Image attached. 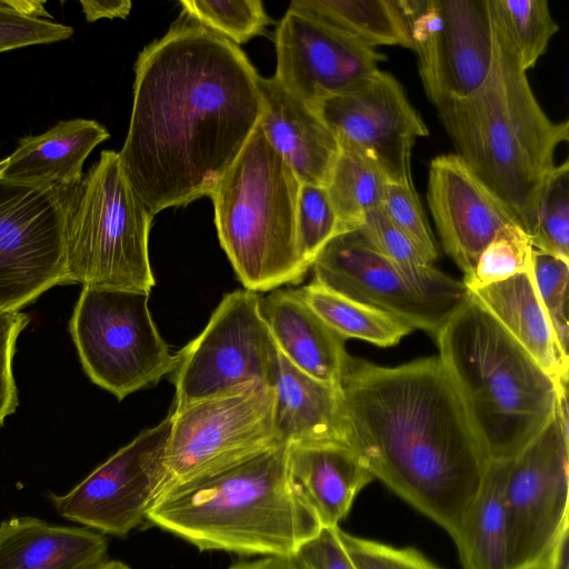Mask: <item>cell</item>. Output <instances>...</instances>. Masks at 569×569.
<instances>
[{"label":"cell","mask_w":569,"mask_h":569,"mask_svg":"<svg viewBox=\"0 0 569 569\" xmlns=\"http://www.w3.org/2000/svg\"><path fill=\"white\" fill-rule=\"evenodd\" d=\"M120 161L152 216L210 196L256 130L259 74L243 51L192 20L147 46L134 66Z\"/></svg>","instance_id":"obj_1"},{"label":"cell","mask_w":569,"mask_h":569,"mask_svg":"<svg viewBox=\"0 0 569 569\" xmlns=\"http://www.w3.org/2000/svg\"><path fill=\"white\" fill-rule=\"evenodd\" d=\"M340 391L373 478L455 539L490 458L440 358L387 367L349 355Z\"/></svg>","instance_id":"obj_2"},{"label":"cell","mask_w":569,"mask_h":569,"mask_svg":"<svg viewBox=\"0 0 569 569\" xmlns=\"http://www.w3.org/2000/svg\"><path fill=\"white\" fill-rule=\"evenodd\" d=\"M490 13L492 62L485 83L467 98L435 108L456 154L507 204L530 238L543 186L557 166L556 150L569 139V122L546 114L491 8Z\"/></svg>","instance_id":"obj_3"},{"label":"cell","mask_w":569,"mask_h":569,"mask_svg":"<svg viewBox=\"0 0 569 569\" xmlns=\"http://www.w3.org/2000/svg\"><path fill=\"white\" fill-rule=\"evenodd\" d=\"M146 520L201 551L287 557L322 529L295 487L288 445L158 495Z\"/></svg>","instance_id":"obj_4"},{"label":"cell","mask_w":569,"mask_h":569,"mask_svg":"<svg viewBox=\"0 0 569 569\" xmlns=\"http://www.w3.org/2000/svg\"><path fill=\"white\" fill-rule=\"evenodd\" d=\"M490 460L517 456L556 415L557 382L469 295L435 337Z\"/></svg>","instance_id":"obj_5"},{"label":"cell","mask_w":569,"mask_h":569,"mask_svg":"<svg viewBox=\"0 0 569 569\" xmlns=\"http://www.w3.org/2000/svg\"><path fill=\"white\" fill-rule=\"evenodd\" d=\"M300 184L257 126L209 196L220 244L249 291L296 284L311 268L298 238Z\"/></svg>","instance_id":"obj_6"},{"label":"cell","mask_w":569,"mask_h":569,"mask_svg":"<svg viewBox=\"0 0 569 569\" xmlns=\"http://www.w3.org/2000/svg\"><path fill=\"white\" fill-rule=\"evenodd\" d=\"M152 219L119 152L103 150L67 194V284L150 293L156 284L148 250Z\"/></svg>","instance_id":"obj_7"},{"label":"cell","mask_w":569,"mask_h":569,"mask_svg":"<svg viewBox=\"0 0 569 569\" xmlns=\"http://www.w3.org/2000/svg\"><path fill=\"white\" fill-rule=\"evenodd\" d=\"M148 301L146 292L82 287L69 322L86 375L118 400L157 385L177 365Z\"/></svg>","instance_id":"obj_8"},{"label":"cell","mask_w":569,"mask_h":569,"mask_svg":"<svg viewBox=\"0 0 569 569\" xmlns=\"http://www.w3.org/2000/svg\"><path fill=\"white\" fill-rule=\"evenodd\" d=\"M274 409V387L266 383L174 409L160 492L283 445L277 436Z\"/></svg>","instance_id":"obj_9"},{"label":"cell","mask_w":569,"mask_h":569,"mask_svg":"<svg viewBox=\"0 0 569 569\" xmlns=\"http://www.w3.org/2000/svg\"><path fill=\"white\" fill-rule=\"evenodd\" d=\"M278 349L247 289L223 296L201 333L177 355L174 409L246 389L273 386Z\"/></svg>","instance_id":"obj_10"},{"label":"cell","mask_w":569,"mask_h":569,"mask_svg":"<svg viewBox=\"0 0 569 569\" xmlns=\"http://www.w3.org/2000/svg\"><path fill=\"white\" fill-rule=\"evenodd\" d=\"M567 392L549 423L509 459L503 488L508 569H538L568 531Z\"/></svg>","instance_id":"obj_11"},{"label":"cell","mask_w":569,"mask_h":569,"mask_svg":"<svg viewBox=\"0 0 569 569\" xmlns=\"http://www.w3.org/2000/svg\"><path fill=\"white\" fill-rule=\"evenodd\" d=\"M408 24L427 98L436 107L463 99L492 62L489 0H396Z\"/></svg>","instance_id":"obj_12"},{"label":"cell","mask_w":569,"mask_h":569,"mask_svg":"<svg viewBox=\"0 0 569 569\" xmlns=\"http://www.w3.org/2000/svg\"><path fill=\"white\" fill-rule=\"evenodd\" d=\"M68 191L0 177V312L20 311L49 289L67 284Z\"/></svg>","instance_id":"obj_13"},{"label":"cell","mask_w":569,"mask_h":569,"mask_svg":"<svg viewBox=\"0 0 569 569\" xmlns=\"http://www.w3.org/2000/svg\"><path fill=\"white\" fill-rule=\"evenodd\" d=\"M170 429L169 415L141 431L67 493H49L56 512L99 533L126 537L146 520L162 489Z\"/></svg>","instance_id":"obj_14"},{"label":"cell","mask_w":569,"mask_h":569,"mask_svg":"<svg viewBox=\"0 0 569 569\" xmlns=\"http://www.w3.org/2000/svg\"><path fill=\"white\" fill-rule=\"evenodd\" d=\"M313 108L339 148L377 164L390 182H412V148L419 138L429 136V129L392 74L379 70Z\"/></svg>","instance_id":"obj_15"},{"label":"cell","mask_w":569,"mask_h":569,"mask_svg":"<svg viewBox=\"0 0 569 569\" xmlns=\"http://www.w3.org/2000/svg\"><path fill=\"white\" fill-rule=\"evenodd\" d=\"M274 78L311 107L349 91L379 71L386 56L290 3L274 33Z\"/></svg>","instance_id":"obj_16"},{"label":"cell","mask_w":569,"mask_h":569,"mask_svg":"<svg viewBox=\"0 0 569 569\" xmlns=\"http://www.w3.org/2000/svg\"><path fill=\"white\" fill-rule=\"evenodd\" d=\"M312 268L317 283L385 311L433 338L458 306L423 296L359 229L333 237L318 253Z\"/></svg>","instance_id":"obj_17"},{"label":"cell","mask_w":569,"mask_h":569,"mask_svg":"<svg viewBox=\"0 0 569 569\" xmlns=\"http://www.w3.org/2000/svg\"><path fill=\"white\" fill-rule=\"evenodd\" d=\"M427 200L442 248L463 272V282L472 278L495 234L507 224H518L507 204L456 153L430 161Z\"/></svg>","instance_id":"obj_18"},{"label":"cell","mask_w":569,"mask_h":569,"mask_svg":"<svg viewBox=\"0 0 569 569\" xmlns=\"http://www.w3.org/2000/svg\"><path fill=\"white\" fill-rule=\"evenodd\" d=\"M262 111L258 127L300 183L326 186L339 153L332 132L313 107L288 91L273 76L259 77Z\"/></svg>","instance_id":"obj_19"},{"label":"cell","mask_w":569,"mask_h":569,"mask_svg":"<svg viewBox=\"0 0 569 569\" xmlns=\"http://www.w3.org/2000/svg\"><path fill=\"white\" fill-rule=\"evenodd\" d=\"M260 310L280 353L305 373L340 389L349 357L345 338L329 328L295 290H272L260 298Z\"/></svg>","instance_id":"obj_20"},{"label":"cell","mask_w":569,"mask_h":569,"mask_svg":"<svg viewBox=\"0 0 569 569\" xmlns=\"http://www.w3.org/2000/svg\"><path fill=\"white\" fill-rule=\"evenodd\" d=\"M109 136L94 120L60 121L40 134L22 138L0 160V177L20 184L70 189L81 180L88 156Z\"/></svg>","instance_id":"obj_21"},{"label":"cell","mask_w":569,"mask_h":569,"mask_svg":"<svg viewBox=\"0 0 569 569\" xmlns=\"http://www.w3.org/2000/svg\"><path fill=\"white\" fill-rule=\"evenodd\" d=\"M273 387L274 427L280 443L350 447L340 389L305 373L279 350Z\"/></svg>","instance_id":"obj_22"},{"label":"cell","mask_w":569,"mask_h":569,"mask_svg":"<svg viewBox=\"0 0 569 569\" xmlns=\"http://www.w3.org/2000/svg\"><path fill=\"white\" fill-rule=\"evenodd\" d=\"M108 560L104 535L21 516L0 522V569H96Z\"/></svg>","instance_id":"obj_23"},{"label":"cell","mask_w":569,"mask_h":569,"mask_svg":"<svg viewBox=\"0 0 569 569\" xmlns=\"http://www.w3.org/2000/svg\"><path fill=\"white\" fill-rule=\"evenodd\" d=\"M291 480L322 528L336 527L373 476L359 455L337 443L288 446Z\"/></svg>","instance_id":"obj_24"},{"label":"cell","mask_w":569,"mask_h":569,"mask_svg":"<svg viewBox=\"0 0 569 569\" xmlns=\"http://www.w3.org/2000/svg\"><path fill=\"white\" fill-rule=\"evenodd\" d=\"M468 295L561 385L568 383L569 356L558 342L539 300L531 270L485 287L468 289Z\"/></svg>","instance_id":"obj_25"},{"label":"cell","mask_w":569,"mask_h":569,"mask_svg":"<svg viewBox=\"0 0 569 569\" xmlns=\"http://www.w3.org/2000/svg\"><path fill=\"white\" fill-rule=\"evenodd\" d=\"M508 460H490L481 487L453 539L465 569H508L503 499Z\"/></svg>","instance_id":"obj_26"},{"label":"cell","mask_w":569,"mask_h":569,"mask_svg":"<svg viewBox=\"0 0 569 569\" xmlns=\"http://www.w3.org/2000/svg\"><path fill=\"white\" fill-rule=\"evenodd\" d=\"M359 230L423 296L455 306L467 297L468 290L463 281L450 277L430 263L391 223L382 208L368 213Z\"/></svg>","instance_id":"obj_27"},{"label":"cell","mask_w":569,"mask_h":569,"mask_svg":"<svg viewBox=\"0 0 569 569\" xmlns=\"http://www.w3.org/2000/svg\"><path fill=\"white\" fill-rule=\"evenodd\" d=\"M298 297L335 332L378 347L399 343L412 329L398 318L331 291L316 281L295 290Z\"/></svg>","instance_id":"obj_28"},{"label":"cell","mask_w":569,"mask_h":569,"mask_svg":"<svg viewBox=\"0 0 569 569\" xmlns=\"http://www.w3.org/2000/svg\"><path fill=\"white\" fill-rule=\"evenodd\" d=\"M291 3L370 47L400 46L412 50L408 24L396 0H293Z\"/></svg>","instance_id":"obj_29"},{"label":"cell","mask_w":569,"mask_h":569,"mask_svg":"<svg viewBox=\"0 0 569 569\" xmlns=\"http://www.w3.org/2000/svg\"><path fill=\"white\" fill-rule=\"evenodd\" d=\"M388 183L377 164L340 148L325 186L340 233L359 229L368 213L382 208Z\"/></svg>","instance_id":"obj_30"},{"label":"cell","mask_w":569,"mask_h":569,"mask_svg":"<svg viewBox=\"0 0 569 569\" xmlns=\"http://www.w3.org/2000/svg\"><path fill=\"white\" fill-rule=\"evenodd\" d=\"M490 8L507 33L521 68H535L559 26L547 0H489Z\"/></svg>","instance_id":"obj_31"},{"label":"cell","mask_w":569,"mask_h":569,"mask_svg":"<svg viewBox=\"0 0 569 569\" xmlns=\"http://www.w3.org/2000/svg\"><path fill=\"white\" fill-rule=\"evenodd\" d=\"M182 11L234 44L261 34L270 19L259 0H181Z\"/></svg>","instance_id":"obj_32"},{"label":"cell","mask_w":569,"mask_h":569,"mask_svg":"<svg viewBox=\"0 0 569 569\" xmlns=\"http://www.w3.org/2000/svg\"><path fill=\"white\" fill-rule=\"evenodd\" d=\"M44 1L0 0V52L69 39L70 26L52 20Z\"/></svg>","instance_id":"obj_33"},{"label":"cell","mask_w":569,"mask_h":569,"mask_svg":"<svg viewBox=\"0 0 569 569\" xmlns=\"http://www.w3.org/2000/svg\"><path fill=\"white\" fill-rule=\"evenodd\" d=\"M530 241L536 250L569 260L568 160L555 167L543 186Z\"/></svg>","instance_id":"obj_34"},{"label":"cell","mask_w":569,"mask_h":569,"mask_svg":"<svg viewBox=\"0 0 569 569\" xmlns=\"http://www.w3.org/2000/svg\"><path fill=\"white\" fill-rule=\"evenodd\" d=\"M533 249L529 236L519 224L502 227L481 252L472 278L463 282L467 290L530 271Z\"/></svg>","instance_id":"obj_35"},{"label":"cell","mask_w":569,"mask_h":569,"mask_svg":"<svg viewBox=\"0 0 569 569\" xmlns=\"http://www.w3.org/2000/svg\"><path fill=\"white\" fill-rule=\"evenodd\" d=\"M531 274L558 342L568 353L569 260L533 249Z\"/></svg>","instance_id":"obj_36"},{"label":"cell","mask_w":569,"mask_h":569,"mask_svg":"<svg viewBox=\"0 0 569 569\" xmlns=\"http://www.w3.org/2000/svg\"><path fill=\"white\" fill-rule=\"evenodd\" d=\"M297 229L301 252L312 267L322 248L340 233L335 210L323 186L300 184Z\"/></svg>","instance_id":"obj_37"},{"label":"cell","mask_w":569,"mask_h":569,"mask_svg":"<svg viewBox=\"0 0 569 569\" xmlns=\"http://www.w3.org/2000/svg\"><path fill=\"white\" fill-rule=\"evenodd\" d=\"M382 210L391 223L435 264L439 251L413 183L389 181Z\"/></svg>","instance_id":"obj_38"},{"label":"cell","mask_w":569,"mask_h":569,"mask_svg":"<svg viewBox=\"0 0 569 569\" xmlns=\"http://www.w3.org/2000/svg\"><path fill=\"white\" fill-rule=\"evenodd\" d=\"M347 552L357 569H440L415 548H397L341 530Z\"/></svg>","instance_id":"obj_39"},{"label":"cell","mask_w":569,"mask_h":569,"mask_svg":"<svg viewBox=\"0 0 569 569\" xmlns=\"http://www.w3.org/2000/svg\"><path fill=\"white\" fill-rule=\"evenodd\" d=\"M29 322V315L21 311L0 312V428L19 406L12 361L17 340Z\"/></svg>","instance_id":"obj_40"},{"label":"cell","mask_w":569,"mask_h":569,"mask_svg":"<svg viewBox=\"0 0 569 569\" xmlns=\"http://www.w3.org/2000/svg\"><path fill=\"white\" fill-rule=\"evenodd\" d=\"M297 556L309 569H357L343 545L339 526L322 528Z\"/></svg>","instance_id":"obj_41"},{"label":"cell","mask_w":569,"mask_h":569,"mask_svg":"<svg viewBox=\"0 0 569 569\" xmlns=\"http://www.w3.org/2000/svg\"><path fill=\"white\" fill-rule=\"evenodd\" d=\"M80 4L89 22L103 18L124 19L130 13L132 7L129 0H81Z\"/></svg>","instance_id":"obj_42"},{"label":"cell","mask_w":569,"mask_h":569,"mask_svg":"<svg viewBox=\"0 0 569 569\" xmlns=\"http://www.w3.org/2000/svg\"><path fill=\"white\" fill-rule=\"evenodd\" d=\"M227 569H309L297 556L259 557L253 560H240Z\"/></svg>","instance_id":"obj_43"},{"label":"cell","mask_w":569,"mask_h":569,"mask_svg":"<svg viewBox=\"0 0 569 569\" xmlns=\"http://www.w3.org/2000/svg\"><path fill=\"white\" fill-rule=\"evenodd\" d=\"M568 531L552 547L540 569H568Z\"/></svg>","instance_id":"obj_44"},{"label":"cell","mask_w":569,"mask_h":569,"mask_svg":"<svg viewBox=\"0 0 569 569\" xmlns=\"http://www.w3.org/2000/svg\"><path fill=\"white\" fill-rule=\"evenodd\" d=\"M96 569H131L128 565L119 560H107Z\"/></svg>","instance_id":"obj_45"},{"label":"cell","mask_w":569,"mask_h":569,"mask_svg":"<svg viewBox=\"0 0 569 569\" xmlns=\"http://www.w3.org/2000/svg\"><path fill=\"white\" fill-rule=\"evenodd\" d=\"M538 569H540V568H538Z\"/></svg>","instance_id":"obj_46"}]
</instances>
